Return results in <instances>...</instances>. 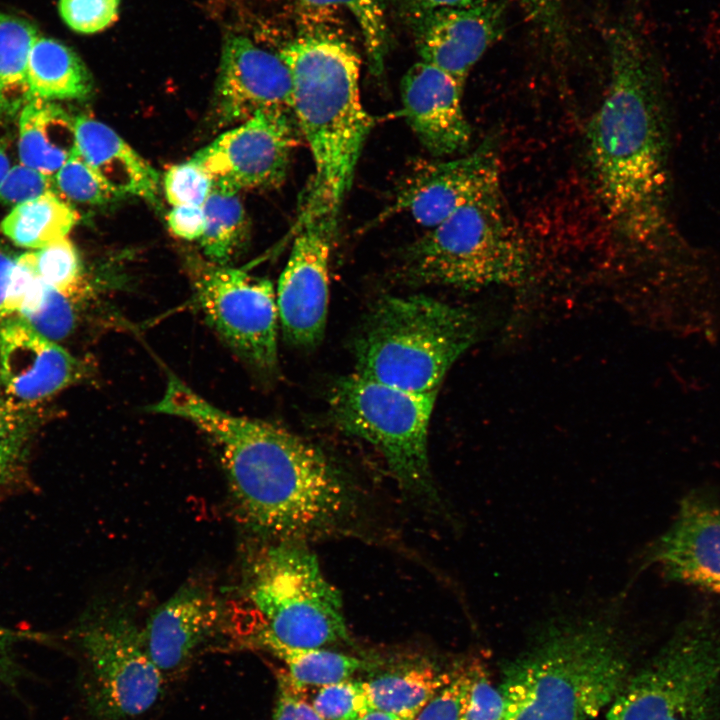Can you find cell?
I'll return each mask as SVG.
<instances>
[{
    "label": "cell",
    "instance_id": "14",
    "mask_svg": "<svg viewBox=\"0 0 720 720\" xmlns=\"http://www.w3.org/2000/svg\"><path fill=\"white\" fill-rule=\"evenodd\" d=\"M500 188L496 143L485 139L472 152L451 160L419 161L380 216L408 213L432 228L478 197Z\"/></svg>",
    "mask_w": 720,
    "mask_h": 720
},
{
    "label": "cell",
    "instance_id": "1",
    "mask_svg": "<svg viewBox=\"0 0 720 720\" xmlns=\"http://www.w3.org/2000/svg\"><path fill=\"white\" fill-rule=\"evenodd\" d=\"M151 412L184 418L217 450L240 520L254 533L301 541L352 512L344 475L316 446L271 423L227 413L170 376Z\"/></svg>",
    "mask_w": 720,
    "mask_h": 720
},
{
    "label": "cell",
    "instance_id": "4",
    "mask_svg": "<svg viewBox=\"0 0 720 720\" xmlns=\"http://www.w3.org/2000/svg\"><path fill=\"white\" fill-rule=\"evenodd\" d=\"M292 78V112L315 167L309 188L338 214L373 119L361 101V61L331 32L315 30L279 53Z\"/></svg>",
    "mask_w": 720,
    "mask_h": 720
},
{
    "label": "cell",
    "instance_id": "18",
    "mask_svg": "<svg viewBox=\"0 0 720 720\" xmlns=\"http://www.w3.org/2000/svg\"><path fill=\"white\" fill-rule=\"evenodd\" d=\"M464 85L440 68L418 61L401 81L403 115L434 157L466 151L471 127L462 106Z\"/></svg>",
    "mask_w": 720,
    "mask_h": 720
},
{
    "label": "cell",
    "instance_id": "11",
    "mask_svg": "<svg viewBox=\"0 0 720 720\" xmlns=\"http://www.w3.org/2000/svg\"><path fill=\"white\" fill-rule=\"evenodd\" d=\"M187 269L210 325L251 367L273 374L278 368V308L271 281L196 256L188 258Z\"/></svg>",
    "mask_w": 720,
    "mask_h": 720
},
{
    "label": "cell",
    "instance_id": "31",
    "mask_svg": "<svg viewBox=\"0 0 720 720\" xmlns=\"http://www.w3.org/2000/svg\"><path fill=\"white\" fill-rule=\"evenodd\" d=\"M312 687L313 694L303 696L324 720H359L372 708L362 681L349 678Z\"/></svg>",
    "mask_w": 720,
    "mask_h": 720
},
{
    "label": "cell",
    "instance_id": "16",
    "mask_svg": "<svg viewBox=\"0 0 720 720\" xmlns=\"http://www.w3.org/2000/svg\"><path fill=\"white\" fill-rule=\"evenodd\" d=\"M86 367L66 349L30 328L18 316L0 326V382L15 406L47 399L85 374Z\"/></svg>",
    "mask_w": 720,
    "mask_h": 720
},
{
    "label": "cell",
    "instance_id": "47",
    "mask_svg": "<svg viewBox=\"0 0 720 720\" xmlns=\"http://www.w3.org/2000/svg\"><path fill=\"white\" fill-rule=\"evenodd\" d=\"M554 0H529V3L531 4L532 8L537 10L545 9V7L549 4H551Z\"/></svg>",
    "mask_w": 720,
    "mask_h": 720
},
{
    "label": "cell",
    "instance_id": "40",
    "mask_svg": "<svg viewBox=\"0 0 720 720\" xmlns=\"http://www.w3.org/2000/svg\"><path fill=\"white\" fill-rule=\"evenodd\" d=\"M30 639H39V635L0 625V688L17 689L25 673L17 661L15 648L20 642Z\"/></svg>",
    "mask_w": 720,
    "mask_h": 720
},
{
    "label": "cell",
    "instance_id": "2",
    "mask_svg": "<svg viewBox=\"0 0 720 720\" xmlns=\"http://www.w3.org/2000/svg\"><path fill=\"white\" fill-rule=\"evenodd\" d=\"M608 89L587 128L597 189L626 238L646 243L666 227L668 143L663 105L648 62L630 32L610 38Z\"/></svg>",
    "mask_w": 720,
    "mask_h": 720
},
{
    "label": "cell",
    "instance_id": "41",
    "mask_svg": "<svg viewBox=\"0 0 720 720\" xmlns=\"http://www.w3.org/2000/svg\"><path fill=\"white\" fill-rule=\"evenodd\" d=\"M279 694L272 720H324L303 696L299 685L280 676Z\"/></svg>",
    "mask_w": 720,
    "mask_h": 720
},
{
    "label": "cell",
    "instance_id": "30",
    "mask_svg": "<svg viewBox=\"0 0 720 720\" xmlns=\"http://www.w3.org/2000/svg\"><path fill=\"white\" fill-rule=\"evenodd\" d=\"M40 278L59 291H88L79 253L66 237L35 251Z\"/></svg>",
    "mask_w": 720,
    "mask_h": 720
},
{
    "label": "cell",
    "instance_id": "9",
    "mask_svg": "<svg viewBox=\"0 0 720 720\" xmlns=\"http://www.w3.org/2000/svg\"><path fill=\"white\" fill-rule=\"evenodd\" d=\"M436 394H417L358 373L331 389L330 415L345 433L374 446L402 488L435 497L428 459V427Z\"/></svg>",
    "mask_w": 720,
    "mask_h": 720
},
{
    "label": "cell",
    "instance_id": "22",
    "mask_svg": "<svg viewBox=\"0 0 720 720\" xmlns=\"http://www.w3.org/2000/svg\"><path fill=\"white\" fill-rule=\"evenodd\" d=\"M75 118L53 101L30 99L19 117L22 164L53 177L76 152Z\"/></svg>",
    "mask_w": 720,
    "mask_h": 720
},
{
    "label": "cell",
    "instance_id": "27",
    "mask_svg": "<svg viewBox=\"0 0 720 720\" xmlns=\"http://www.w3.org/2000/svg\"><path fill=\"white\" fill-rule=\"evenodd\" d=\"M39 35L30 21L0 12V112L12 113L29 100L27 66Z\"/></svg>",
    "mask_w": 720,
    "mask_h": 720
},
{
    "label": "cell",
    "instance_id": "12",
    "mask_svg": "<svg viewBox=\"0 0 720 720\" xmlns=\"http://www.w3.org/2000/svg\"><path fill=\"white\" fill-rule=\"evenodd\" d=\"M288 261L279 278L276 301L284 338L312 348L323 338L329 298V261L337 214L306 190Z\"/></svg>",
    "mask_w": 720,
    "mask_h": 720
},
{
    "label": "cell",
    "instance_id": "42",
    "mask_svg": "<svg viewBox=\"0 0 720 720\" xmlns=\"http://www.w3.org/2000/svg\"><path fill=\"white\" fill-rule=\"evenodd\" d=\"M170 231L184 240H198L205 229V215L201 206H175L167 214Z\"/></svg>",
    "mask_w": 720,
    "mask_h": 720
},
{
    "label": "cell",
    "instance_id": "13",
    "mask_svg": "<svg viewBox=\"0 0 720 720\" xmlns=\"http://www.w3.org/2000/svg\"><path fill=\"white\" fill-rule=\"evenodd\" d=\"M295 119L282 111H261L219 135L191 160L214 187L240 192L280 185L295 144Z\"/></svg>",
    "mask_w": 720,
    "mask_h": 720
},
{
    "label": "cell",
    "instance_id": "33",
    "mask_svg": "<svg viewBox=\"0 0 720 720\" xmlns=\"http://www.w3.org/2000/svg\"><path fill=\"white\" fill-rule=\"evenodd\" d=\"M53 183L63 196L82 204L103 205L119 197L104 184L77 150L54 175Z\"/></svg>",
    "mask_w": 720,
    "mask_h": 720
},
{
    "label": "cell",
    "instance_id": "48",
    "mask_svg": "<svg viewBox=\"0 0 720 720\" xmlns=\"http://www.w3.org/2000/svg\"><path fill=\"white\" fill-rule=\"evenodd\" d=\"M11 472L0 467V482L7 480Z\"/></svg>",
    "mask_w": 720,
    "mask_h": 720
},
{
    "label": "cell",
    "instance_id": "3",
    "mask_svg": "<svg viewBox=\"0 0 720 720\" xmlns=\"http://www.w3.org/2000/svg\"><path fill=\"white\" fill-rule=\"evenodd\" d=\"M616 607L554 616L508 661L498 689L504 720H589L629 676Z\"/></svg>",
    "mask_w": 720,
    "mask_h": 720
},
{
    "label": "cell",
    "instance_id": "8",
    "mask_svg": "<svg viewBox=\"0 0 720 720\" xmlns=\"http://www.w3.org/2000/svg\"><path fill=\"white\" fill-rule=\"evenodd\" d=\"M720 707V630L702 614L628 676L607 720H715Z\"/></svg>",
    "mask_w": 720,
    "mask_h": 720
},
{
    "label": "cell",
    "instance_id": "20",
    "mask_svg": "<svg viewBox=\"0 0 720 720\" xmlns=\"http://www.w3.org/2000/svg\"><path fill=\"white\" fill-rule=\"evenodd\" d=\"M221 607L208 585H182L150 616L142 630L146 650L165 679L184 671L196 650L216 631Z\"/></svg>",
    "mask_w": 720,
    "mask_h": 720
},
{
    "label": "cell",
    "instance_id": "43",
    "mask_svg": "<svg viewBox=\"0 0 720 720\" xmlns=\"http://www.w3.org/2000/svg\"><path fill=\"white\" fill-rule=\"evenodd\" d=\"M416 14L422 15L441 9H452L474 5L486 0H403Z\"/></svg>",
    "mask_w": 720,
    "mask_h": 720
},
{
    "label": "cell",
    "instance_id": "23",
    "mask_svg": "<svg viewBox=\"0 0 720 720\" xmlns=\"http://www.w3.org/2000/svg\"><path fill=\"white\" fill-rule=\"evenodd\" d=\"M27 87L29 100H83L92 94L94 84L74 50L39 35L29 54Z\"/></svg>",
    "mask_w": 720,
    "mask_h": 720
},
{
    "label": "cell",
    "instance_id": "17",
    "mask_svg": "<svg viewBox=\"0 0 720 720\" xmlns=\"http://www.w3.org/2000/svg\"><path fill=\"white\" fill-rule=\"evenodd\" d=\"M645 561L657 564L670 580L720 593V506L703 494L686 496Z\"/></svg>",
    "mask_w": 720,
    "mask_h": 720
},
{
    "label": "cell",
    "instance_id": "36",
    "mask_svg": "<svg viewBox=\"0 0 720 720\" xmlns=\"http://www.w3.org/2000/svg\"><path fill=\"white\" fill-rule=\"evenodd\" d=\"M120 0H59V14L65 24L81 34H93L117 18Z\"/></svg>",
    "mask_w": 720,
    "mask_h": 720
},
{
    "label": "cell",
    "instance_id": "28",
    "mask_svg": "<svg viewBox=\"0 0 720 720\" xmlns=\"http://www.w3.org/2000/svg\"><path fill=\"white\" fill-rule=\"evenodd\" d=\"M287 667V676L302 686H322L349 679L369 663L361 658L323 648H293L268 641L260 644Z\"/></svg>",
    "mask_w": 720,
    "mask_h": 720
},
{
    "label": "cell",
    "instance_id": "45",
    "mask_svg": "<svg viewBox=\"0 0 720 720\" xmlns=\"http://www.w3.org/2000/svg\"><path fill=\"white\" fill-rule=\"evenodd\" d=\"M359 720H407L398 715L370 708Z\"/></svg>",
    "mask_w": 720,
    "mask_h": 720
},
{
    "label": "cell",
    "instance_id": "38",
    "mask_svg": "<svg viewBox=\"0 0 720 720\" xmlns=\"http://www.w3.org/2000/svg\"><path fill=\"white\" fill-rule=\"evenodd\" d=\"M27 438V426L17 406L0 397V467L11 472Z\"/></svg>",
    "mask_w": 720,
    "mask_h": 720
},
{
    "label": "cell",
    "instance_id": "21",
    "mask_svg": "<svg viewBox=\"0 0 720 720\" xmlns=\"http://www.w3.org/2000/svg\"><path fill=\"white\" fill-rule=\"evenodd\" d=\"M81 158L116 195H133L158 205L159 175L122 137L86 115L75 117Z\"/></svg>",
    "mask_w": 720,
    "mask_h": 720
},
{
    "label": "cell",
    "instance_id": "7",
    "mask_svg": "<svg viewBox=\"0 0 720 720\" xmlns=\"http://www.w3.org/2000/svg\"><path fill=\"white\" fill-rule=\"evenodd\" d=\"M246 592L259 615L247 640L253 646L272 641L323 648L348 638L340 593L299 541L264 549L251 566Z\"/></svg>",
    "mask_w": 720,
    "mask_h": 720
},
{
    "label": "cell",
    "instance_id": "25",
    "mask_svg": "<svg viewBox=\"0 0 720 720\" xmlns=\"http://www.w3.org/2000/svg\"><path fill=\"white\" fill-rule=\"evenodd\" d=\"M78 220V213L52 191L14 206L0 230L19 247L41 249L66 238Z\"/></svg>",
    "mask_w": 720,
    "mask_h": 720
},
{
    "label": "cell",
    "instance_id": "26",
    "mask_svg": "<svg viewBox=\"0 0 720 720\" xmlns=\"http://www.w3.org/2000/svg\"><path fill=\"white\" fill-rule=\"evenodd\" d=\"M205 229L200 245L207 260L228 265L248 239V218L239 192L214 187L202 206Z\"/></svg>",
    "mask_w": 720,
    "mask_h": 720
},
{
    "label": "cell",
    "instance_id": "19",
    "mask_svg": "<svg viewBox=\"0 0 720 720\" xmlns=\"http://www.w3.org/2000/svg\"><path fill=\"white\" fill-rule=\"evenodd\" d=\"M418 16L417 46L421 60L445 71L462 85L504 30V8L489 0Z\"/></svg>",
    "mask_w": 720,
    "mask_h": 720
},
{
    "label": "cell",
    "instance_id": "46",
    "mask_svg": "<svg viewBox=\"0 0 720 720\" xmlns=\"http://www.w3.org/2000/svg\"><path fill=\"white\" fill-rule=\"evenodd\" d=\"M10 160L7 153V142L0 138V184L10 170Z\"/></svg>",
    "mask_w": 720,
    "mask_h": 720
},
{
    "label": "cell",
    "instance_id": "29",
    "mask_svg": "<svg viewBox=\"0 0 720 720\" xmlns=\"http://www.w3.org/2000/svg\"><path fill=\"white\" fill-rule=\"evenodd\" d=\"M304 19L322 20L342 7L357 23L370 67L375 74L383 71L388 49V25L383 0H296Z\"/></svg>",
    "mask_w": 720,
    "mask_h": 720
},
{
    "label": "cell",
    "instance_id": "37",
    "mask_svg": "<svg viewBox=\"0 0 720 720\" xmlns=\"http://www.w3.org/2000/svg\"><path fill=\"white\" fill-rule=\"evenodd\" d=\"M53 178L24 164L13 166L0 184V203L19 205L52 192Z\"/></svg>",
    "mask_w": 720,
    "mask_h": 720
},
{
    "label": "cell",
    "instance_id": "15",
    "mask_svg": "<svg viewBox=\"0 0 720 720\" xmlns=\"http://www.w3.org/2000/svg\"><path fill=\"white\" fill-rule=\"evenodd\" d=\"M261 111L292 112V78L278 54L230 34L221 56L213 113L220 127L237 125Z\"/></svg>",
    "mask_w": 720,
    "mask_h": 720
},
{
    "label": "cell",
    "instance_id": "24",
    "mask_svg": "<svg viewBox=\"0 0 720 720\" xmlns=\"http://www.w3.org/2000/svg\"><path fill=\"white\" fill-rule=\"evenodd\" d=\"M430 663L415 664L362 681L372 708L412 720L453 677Z\"/></svg>",
    "mask_w": 720,
    "mask_h": 720
},
{
    "label": "cell",
    "instance_id": "32",
    "mask_svg": "<svg viewBox=\"0 0 720 720\" xmlns=\"http://www.w3.org/2000/svg\"><path fill=\"white\" fill-rule=\"evenodd\" d=\"M83 295L85 292H63L46 284L39 308L31 314L18 317L41 336L54 342L61 341L75 327L77 298Z\"/></svg>",
    "mask_w": 720,
    "mask_h": 720
},
{
    "label": "cell",
    "instance_id": "6",
    "mask_svg": "<svg viewBox=\"0 0 720 720\" xmlns=\"http://www.w3.org/2000/svg\"><path fill=\"white\" fill-rule=\"evenodd\" d=\"M528 267L525 241L497 188L462 206L411 244L402 273L418 284L472 290L518 283Z\"/></svg>",
    "mask_w": 720,
    "mask_h": 720
},
{
    "label": "cell",
    "instance_id": "10",
    "mask_svg": "<svg viewBox=\"0 0 720 720\" xmlns=\"http://www.w3.org/2000/svg\"><path fill=\"white\" fill-rule=\"evenodd\" d=\"M84 660L82 693L95 720H130L160 699L165 677L150 658L142 630L120 609L101 608L75 628Z\"/></svg>",
    "mask_w": 720,
    "mask_h": 720
},
{
    "label": "cell",
    "instance_id": "44",
    "mask_svg": "<svg viewBox=\"0 0 720 720\" xmlns=\"http://www.w3.org/2000/svg\"><path fill=\"white\" fill-rule=\"evenodd\" d=\"M14 256L6 247L0 244V321L8 318L6 309V296L10 272L14 265Z\"/></svg>",
    "mask_w": 720,
    "mask_h": 720
},
{
    "label": "cell",
    "instance_id": "35",
    "mask_svg": "<svg viewBox=\"0 0 720 720\" xmlns=\"http://www.w3.org/2000/svg\"><path fill=\"white\" fill-rule=\"evenodd\" d=\"M167 201L173 206H203L214 184L207 172L193 160L170 166L163 177Z\"/></svg>",
    "mask_w": 720,
    "mask_h": 720
},
{
    "label": "cell",
    "instance_id": "39",
    "mask_svg": "<svg viewBox=\"0 0 720 720\" xmlns=\"http://www.w3.org/2000/svg\"><path fill=\"white\" fill-rule=\"evenodd\" d=\"M505 704L498 688L480 664L471 689L467 707L460 720H504Z\"/></svg>",
    "mask_w": 720,
    "mask_h": 720
},
{
    "label": "cell",
    "instance_id": "5",
    "mask_svg": "<svg viewBox=\"0 0 720 720\" xmlns=\"http://www.w3.org/2000/svg\"><path fill=\"white\" fill-rule=\"evenodd\" d=\"M474 311L425 296H384L356 334V373L417 394H436L479 338Z\"/></svg>",
    "mask_w": 720,
    "mask_h": 720
},
{
    "label": "cell",
    "instance_id": "34",
    "mask_svg": "<svg viewBox=\"0 0 720 720\" xmlns=\"http://www.w3.org/2000/svg\"><path fill=\"white\" fill-rule=\"evenodd\" d=\"M480 662L455 668L452 679L442 687L412 720H460L469 702Z\"/></svg>",
    "mask_w": 720,
    "mask_h": 720
}]
</instances>
